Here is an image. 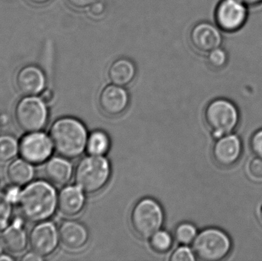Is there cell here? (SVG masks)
<instances>
[{"instance_id": "1", "label": "cell", "mask_w": 262, "mask_h": 261, "mask_svg": "<svg viewBox=\"0 0 262 261\" xmlns=\"http://www.w3.org/2000/svg\"><path fill=\"white\" fill-rule=\"evenodd\" d=\"M56 190L49 182L35 181L28 184L20 193L18 210L31 222H41L52 217L58 206Z\"/></svg>"}, {"instance_id": "2", "label": "cell", "mask_w": 262, "mask_h": 261, "mask_svg": "<svg viewBox=\"0 0 262 261\" xmlns=\"http://www.w3.org/2000/svg\"><path fill=\"white\" fill-rule=\"evenodd\" d=\"M50 138L57 153L66 159L81 156L89 139L84 124L72 117L57 120L51 127Z\"/></svg>"}, {"instance_id": "3", "label": "cell", "mask_w": 262, "mask_h": 261, "mask_svg": "<svg viewBox=\"0 0 262 261\" xmlns=\"http://www.w3.org/2000/svg\"><path fill=\"white\" fill-rule=\"evenodd\" d=\"M110 176V163L103 156H86L78 162L75 169L77 186L87 194L101 191L107 185Z\"/></svg>"}, {"instance_id": "4", "label": "cell", "mask_w": 262, "mask_h": 261, "mask_svg": "<svg viewBox=\"0 0 262 261\" xmlns=\"http://www.w3.org/2000/svg\"><path fill=\"white\" fill-rule=\"evenodd\" d=\"M204 119L212 136L217 139L235 131L239 124V110L232 101L217 98L206 106Z\"/></svg>"}, {"instance_id": "5", "label": "cell", "mask_w": 262, "mask_h": 261, "mask_svg": "<svg viewBox=\"0 0 262 261\" xmlns=\"http://www.w3.org/2000/svg\"><path fill=\"white\" fill-rule=\"evenodd\" d=\"M232 239L226 231L209 228L200 231L192 242V252L199 260L219 261L232 251Z\"/></svg>"}, {"instance_id": "6", "label": "cell", "mask_w": 262, "mask_h": 261, "mask_svg": "<svg viewBox=\"0 0 262 261\" xmlns=\"http://www.w3.org/2000/svg\"><path fill=\"white\" fill-rule=\"evenodd\" d=\"M164 215L158 202L143 199L137 202L130 213V225L134 232L143 239H149L160 231Z\"/></svg>"}, {"instance_id": "7", "label": "cell", "mask_w": 262, "mask_h": 261, "mask_svg": "<svg viewBox=\"0 0 262 261\" xmlns=\"http://www.w3.org/2000/svg\"><path fill=\"white\" fill-rule=\"evenodd\" d=\"M46 103L36 96L21 98L15 109V117L21 130L26 133L38 132L47 124Z\"/></svg>"}, {"instance_id": "8", "label": "cell", "mask_w": 262, "mask_h": 261, "mask_svg": "<svg viewBox=\"0 0 262 261\" xmlns=\"http://www.w3.org/2000/svg\"><path fill=\"white\" fill-rule=\"evenodd\" d=\"M248 15V6L239 0H220L215 7L214 19L223 32L233 33L243 29Z\"/></svg>"}, {"instance_id": "9", "label": "cell", "mask_w": 262, "mask_h": 261, "mask_svg": "<svg viewBox=\"0 0 262 261\" xmlns=\"http://www.w3.org/2000/svg\"><path fill=\"white\" fill-rule=\"evenodd\" d=\"M51 138L41 132L28 133L23 136L19 144V152L21 157L32 164L46 162L53 150Z\"/></svg>"}, {"instance_id": "10", "label": "cell", "mask_w": 262, "mask_h": 261, "mask_svg": "<svg viewBox=\"0 0 262 261\" xmlns=\"http://www.w3.org/2000/svg\"><path fill=\"white\" fill-rule=\"evenodd\" d=\"M222 32L216 24L207 21H200L191 29L189 42L197 52L207 54L221 47L223 41Z\"/></svg>"}, {"instance_id": "11", "label": "cell", "mask_w": 262, "mask_h": 261, "mask_svg": "<svg viewBox=\"0 0 262 261\" xmlns=\"http://www.w3.org/2000/svg\"><path fill=\"white\" fill-rule=\"evenodd\" d=\"M243 152L241 138L235 133H229L219 138L212 147V155L219 165L229 168L239 161Z\"/></svg>"}, {"instance_id": "12", "label": "cell", "mask_w": 262, "mask_h": 261, "mask_svg": "<svg viewBox=\"0 0 262 261\" xmlns=\"http://www.w3.org/2000/svg\"><path fill=\"white\" fill-rule=\"evenodd\" d=\"M59 234L52 222H41L37 224L30 232L29 244L32 251L41 257L49 255L56 249Z\"/></svg>"}, {"instance_id": "13", "label": "cell", "mask_w": 262, "mask_h": 261, "mask_svg": "<svg viewBox=\"0 0 262 261\" xmlns=\"http://www.w3.org/2000/svg\"><path fill=\"white\" fill-rule=\"evenodd\" d=\"M130 97L124 87L111 84L102 89L98 98V104L107 116H117L128 107Z\"/></svg>"}, {"instance_id": "14", "label": "cell", "mask_w": 262, "mask_h": 261, "mask_svg": "<svg viewBox=\"0 0 262 261\" xmlns=\"http://www.w3.org/2000/svg\"><path fill=\"white\" fill-rule=\"evenodd\" d=\"M46 84V75L43 70L32 64L21 67L15 76V85L25 96L39 94L45 90Z\"/></svg>"}, {"instance_id": "15", "label": "cell", "mask_w": 262, "mask_h": 261, "mask_svg": "<svg viewBox=\"0 0 262 261\" xmlns=\"http://www.w3.org/2000/svg\"><path fill=\"white\" fill-rule=\"evenodd\" d=\"M59 241L66 249L78 251L85 246L89 239V231L77 221H64L58 229Z\"/></svg>"}, {"instance_id": "16", "label": "cell", "mask_w": 262, "mask_h": 261, "mask_svg": "<svg viewBox=\"0 0 262 261\" xmlns=\"http://www.w3.org/2000/svg\"><path fill=\"white\" fill-rule=\"evenodd\" d=\"M137 75L135 62L127 57H121L112 61L107 70V76L112 84L126 87L130 84Z\"/></svg>"}, {"instance_id": "17", "label": "cell", "mask_w": 262, "mask_h": 261, "mask_svg": "<svg viewBox=\"0 0 262 261\" xmlns=\"http://www.w3.org/2000/svg\"><path fill=\"white\" fill-rule=\"evenodd\" d=\"M84 203V192L78 186L66 187L58 195V209L64 216L69 217L77 216L82 211Z\"/></svg>"}, {"instance_id": "18", "label": "cell", "mask_w": 262, "mask_h": 261, "mask_svg": "<svg viewBox=\"0 0 262 261\" xmlns=\"http://www.w3.org/2000/svg\"><path fill=\"white\" fill-rule=\"evenodd\" d=\"M5 248L12 254H20L25 251L28 244L27 233L23 220L17 218L8 225L2 235Z\"/></svg>"}, {"instance_id": "19", "label": "cell", "mask_w": 262, "mask_h": 261, "mask_svg": "<svg viewBox=\"0 0 262 261\" xmlns=\"http://www.w3.org/2000/svg\"><path fill=\"white\" fill-rule=\"evenodd\" d=\"M45 173L49 181L56 185H63L72 178V165L66 158H52L46 162Z\"/></svg>"}, {"instance_id": "20", "label": "cell", "mask_w": 262, "mask_h": 261, "mask_svg": "<svg viewBox=\"0 0 262 261\" xmlns=\"http://www.w3.org/2000/svg\"><path fill=\"white\" fill-rule=\"evenodd\" d=\"M32 163L23 159L14 160L8 167L7 176L12 185H21L30 183L35 176Z\"/></svg>"}, {"instance_id": "21", "label": "cell", "mask_w": 262, "mask_h": 261, "mask_svg": "<svg viewBox=\"0 0 262 261\" xmlns=\"http://www.w3.org/2000/svg\"><path fill=\"white\" fill-rule=\"evenodd\" d=\"M110 147V139L104 132L97 130L91 133L88 139V152L94 156H103Z\"/></svg>"}, {"instance_id": "22", "label": "cell", "mask_w": 262, "mask_h": 261, "mask_svg": "<svg viewBox=\"0 0 262 261\" xmlns=\"http://www.w3.org/2000/svg\"><path fill=\"white\" fill-rule=\"evenodd\" d=\"M19 151V144L15 136L9 134L0 135V162L12 160Z\"/></svg>"}, {"instance_id": "23", "label": "cell", "mask_w": 262, "mask_h": 261, "mask_svg": "<svg viewBox=\"0 0 262 261\" xmlns=\"http://www.w3.org/2000/svg\"><path fill=\"white\" fill-rule=\"evenodd\" d=\"M229 53L222 46L206 54V62L208 66L213 70L224 69L229 63Z\"/></svg>"}, {"instance_id": "24", "label": "cell", "mask_w": 262, "mask_h": 261, "mask_svg": "<svg viewBox=\"0 0 262 261\" xmlns=\"http://www.w3.org/2000/svg\"><path fill=\"white\" fill-rule=\"evenodd\" d=\"M172 239L169 233L159 231L150 238V245L154 251L158 253H166L170 249Z\"/></svg>"}, {"instance_id": "25", "label": "cell", "mask_w": 262, "mask_h": 261, "mask_svg": "<svg viewBox=\"0 0 262 261\" xmlns=\"http://www.w3.org/2000/svg\"><path fill=\"white\" fill-rule=\"evenodd\" d=\"M197 235L196 228L189 223L179 225L175 231V239L178 243L183 245H189Z\"/></svg>"}, {"instance_id": "26", "label": "cell", "mask_w": 262, "mask_h": 261, "mask_svg": "<svg viewBox=\"0 0 262 261\" xmlns=\"http://www.w3.org/2000/svg\"><path fill=\"white\" fill-rule=\"evenodd\" d=\"M12 205L5 193L0 192V230H4L9 225L12 214Z\"/></svg>"}, {"instance_id": "27", "label": "cell", "mask_w": 262, "mask_h": 261, "mask_svg": "<svg viewBox=\"0 0 262 261\" xmlns=\"http://www.w3.org/2000/svg\"><path fill=\"white\" fill-rule=\"evenodd\" d=\"M246 173L252 180L262 182V159L255 156L249 161L246 165Z\"/></svg>"}, {"instance_id": "28", "label": "cell", "mask_w": 262, "mask_h": 261, "mask_svg": "<svg viewBox=\"0 0 262 261\" xmlns=\"http://www.w3.org/2000/svg\"><path fill=\"white\" fill-rule=\"evenodd\" d=\"M249 144L254 156L262 159V128L252 134Z\"/></svg>"}, {"instance_id": "29", "label": "cell", "mask_w": 262, "mask_h": 261, "mask_svg": "<svg viewBox=\"0 0 262 261\" xmlns=\"http://www.w3.org/2000/svg\"><path fill=\"white\" fill-rule=\"evenodd\" d=\"M169 260L171 261H192L195 260V255L193 252L186 247H181L177 248L172 255H171Z\"/></svg>"}, {"instance_id": "30", "label": "cell", "mask_w": 262, "mask_h": 261, "mask_svg": "<svg viewBox=\"0 0 262 261\" xmlns=\"http://www.w3.org/2000/svg\"><path fill=\"white\" fill-rule=\"evenodd\" d=\"M89 15L92 19H101L106 12V5L104 2L98 1L94 3L88 9Z\"/></svg>"}, {"instance_id": "31", "label": "cell", "mask_w": 262, "mask_h": 261, "mask_svg": "<svg viewBox=\"0 0 262 261\" xmlns=\"http://www.w3.org/2000/svg\"><path fill=\"white\" fill-rule=\"evenodd\" d=\"M98 0H66L68 4L75 10H88Z\"/></svg>"}, {"instance_id": "32", "label": "cell", "mask_w": 262, "mask_h": 261, "mask_svg": "<svg viewBox=\"0 0 262 261\" xmlns=\"http://www.w3.org/2000/svg\"><path fill=\"white\" fill-rule=\"evenodd\" d=\"M21 191V190L20 189L19 186L13 185L6 188L5 194L6 195L8 199L10 200V202H12V204H17Z\"/></svg>"}, {"instance_id": "33", "label": "cell", "mask_w": 262, "mask_h": 261, "mask_svg": "<svg viewBox=\"0 0 262 261\" xmlns=\"http://www.w3.org/2000/svg\"><path fill=\"white\" fill-rule=\"evenodd\" d=\"M42 260L43 257H41V255L37 254V253L34 252V251L27 253V254L23 256V258H21V260L23 261H41Z\"/></svg>"}, {"instance_id": "34", "label": "cell", "mask_w": 262, "mask_h": 261, "mask_svg": "<svg viewBox=\"0 0 262 261\" xmlns=\"http://www.w3.org/2000/svg\"><path fill=\"white\" fill-rule=\"evenodd\" d=\"M40 98H41V100H42L44 102L49 103L53 99V93H52L51 90H44L41 92V97H40Z\"/></svg>"}, {"instance_id": "35", "label": "cell", "mask_w": 262, "mask_h": 261, "mask_svg": "<svg viewBox=\"0 0 262 261\" xmlns=\"http://www.w3.org/2000/svg\"><path fill=\"white\" fill-rule=\"evenodd\" d=\"M239 1L244 3L248 7H254L262 4V0H239Z\"/></svg>"}, {"instance_id": "36", "label": "cell", "mask_w": 262, "mask_h": 261, "mask_svg": "<svg viewBox=\"0 0 262 261\" xmlns=\"http://www.w3.org/2000/svg\"><path fill=\"white\" fill-rule=\"evenodd\" d=\"M27 1L31 4L35 5V6H44L52 0H27Z\"/></svg>"}, {"instance_id": "37", "label": "cell", "mask_w": 262, "mask_h": 261, "mask_svg": "<svg viewBox=\"0 0 262 261\" xmlns=\"http://www.w3.org/2000/svg\"><path fill=\"white\" fill-rule=\"evenodd\" d=\"M13 258L9 257V256L6 255V254H1L0 255V261H12Z\"/></svg>"}, {"instance_id": "38", "label": "cell", "mask_w": 262, "mask_h": 261, "mask_svg": "<svg viewBox=\"0 0 262 261\" xmlns=\"http://www.w3.org/2000/svg\"><path fill=\"white\" fill-rule=\"evenodd\" d=\"M3 248H4V245H3V240H2V239H0V255H1L2 252H3Z\"/></svg>"}, {"instance_id": "39", "label": "cell", "mask_w": 262, "mask_h": 261, "mask_svg": "<svg viewBox=\"0 0 262 261\" xmlns=\"http://www.w3.org/2000/svg\"><path fill=\"white\" fill-rule=\"evenodd\" d=\"M258 217H259L260 221L262 224V205L260 207L259 211H258Z\"/></svg>"}]
</instances>
